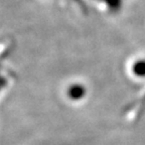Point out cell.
Listing matches in <instances>:
<instances>
[{"instance_id":"1","label":"cell","mask_w":145,"mask_h":145,"mask_svg":"<svg viewBox=\"0 0 145 145\" xmlns=\"http://www.w3.org/2000/svg\"><path fill=\"white\" fill-rule=\"evenodd\" d=\"M134 74L138 76H145V61H139L134 65Z\"/></svg>"}]
</instances>
